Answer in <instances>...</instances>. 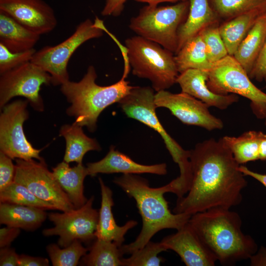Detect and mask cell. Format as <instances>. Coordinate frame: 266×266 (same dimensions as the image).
Returning <instances> with one entry per match:
<instances>
[{
	"label": "cell",
	"mask_w": 266,
	"mask_h": 266,
	"mask_svg": "<svg viewBox=\"0 0 266 266\" xmlns=\"http://www.w3.org/2000/svg\"><path fill=\"white\" fill-rule=\"evenodd\" d=\"M14 181L27 187L39 199L66 212L75 209L44 161L16 159Z\"/></svg>",
	"instance_id": "obj_11"
},
{
	"label": "cell",
	"mask_w": 266,
	"mask_h": 266,
	"mask_svg": "<svg viewBox=\"0 0 266 266\" xmlns=\"http://www.w3.org/2000/svg\"><path fill=\"white\" fill-rule=\"evenodd\" d=\"M189 161L190 187L177 199L173 213L192 215L212 208L231 209L241 203L247 182L222 138L197 144L190 150Z\"/></svg>",
	"instance_id": "obj_1"
},
{
	"label": "cell",
	"mask_w": 266,
	"mask_h": 266,
	"mask_svg": "<svg viewBox=\"0 0 266 266\" xmlns=\"http://www.w3.org/2000/svg\"><path fill=\"white\" fill-rule=\"evenodd\" d=\"M249 260L251 266H266V247L261 246Z\"/></svg>",
	"instance_id": "obj_42"
},
{
	"label": "cell",
	"mask_w": 266,
	"mask_h": 266,
	"mask_svg": "<svg viewBox=\"0 0 266 266\" xmlns=\"http://www.w3.org/2000/svg\"><path fill=\"white\" fill-rule=\"evenodd\" d=\"M0 201L33 206L44 210H57L54 205L39 199L27 187L15 181L0 191Z\"/></svg>",
	"instance_id": "obj_30"
},
{
	"label": "cell",
	"mask_w": 266,
	"mask_h": 266,
	"mask_svg": "<svg viewBox=\"0 0 266 266\" xmlns=\"http://www.w3.org/2000/svg\"><path fill=\"white\" fill-rule=\"evenodd\" d=\"M12 160L0 151V191L14 182L15 165Z\"/></svg>",
	"instance_id": "obj_36"
},
{
	"label": "cell",
	"mask_w": 266,
	"mask_h": 266,
	"mask_svg": "<svg viewBox=\"0 0 266 266\" xmlns=\"http://www.w3.org/2000/svg\"><path fill=\"white\" fill-rule=\"evenodd\" d=\"M80 241L76 240L67 247L61 248L58 244H50L46 250L54 266H75L89 251Z\"/></svg>",
	"instance_id": "obj_31"
},
{
	"label": "cell",
	"mask_w": 266,
	"mask_h": 266,
	"mask_svg": "<svg viewBox=\"0 0 266 266\" xmlns=\"http://www.w3.org/2000/svg\"><path fill=\"white\" fill-rule=\"evenodd\" d=\"M113 182L130 198L134 199L142 217V229L133 242L123 245L125 254H131L143 247L158 232L163 229L178 230L187 223L191 215L172 213L164 194L168 193L166 185L150 187L148 181L134 174H123Z\"/></svg>",
	"instance_id": "obj_3"
},
{
	"label": "cell",
	"mask_w": 266,
	"mask_h": 266,
	"mask_svg": "<svg viewBox=\"0 0 266 266\" xmlns=\"http://www.w3.org/2000/svg\"><path fill=\"white\" fill-rule=\"evenodd\" d=\"M34 48L24 51L13 52L0 43V75L25 63L31 62L36 52Z\"/></svg>",
	"instance_id": "obj_35"
},
{
	"label": "cell",
	"mask_w": 266,
	"mask_h": 266,
	"mask_svg": "<svg viewBox=\"0 0 266 266\" xmlns=\"http://www.w3.org/2000/svg\"><path fill=\"white\" fill-rule=\"evenodd\" d=\"M19 255L15 249L9 247H4L0 249V266H18Z\"/></svg>",
	"instance_id": "obj_39"
},
{
	"label": "cell",
	"mask_w": 266,
	"mask_h": 266,
	"mask_svg": "<svg viewBox=\"0 0 266 266\" xmlns=\"http://www.w3.org/2000/svg\"><path fill=\"white\" fill-rule=\"evenodd\" d=\"M103 30L90 19L81 22L67 38L55 46H46L36 51L31 62L48 72L51 84L61 85L69 80L67 66L74 52L87 41L101 37Z\"/></svg>",
	"instance_id": "obj_9"
},
{
	"label": "cell",
	"mask_w": 266,
	"mask_h": 266,
	"mask_svg": "<svg viewBox=\"0 0 266 266\" xmlns=\"http://www.w3.org/2000/svg\"><path fill=\"white\" fill-rule=\"evenodd\" d=\"M0 107L1 109L13 98H26L33 108L44 109L39 94L41 86L51 84V75L31 62L25 63L0 75Z\"/></svg>",
	"instance_id": "obj_13"
},
{
	"label": "cell",
	"mask_w": 266,
	"mask_h": 266,
	"mask_svg": "<svg viewBox=\"0 0 266 266\" xmlns=\"http://www.w3.org/2000/svg\"><path fill=\"white\" fill-rule=\"evenodd\" d=\"M52 172L75 209L85 204L88 200L84 195L83 182L88 175L86 167L79 164L71 167L63 161L52 168Z\"/></svg>",
	"instance_id": "obj_22"
},
{
	"label": "cell",
	"mask_w": 266,
	"mask_h": 266,
	"mask_svg": "<svg viewBox=\"0 0 266 266\" xmlns=\"http://www.w3.org/2000/svg\"><path fill=\"white\" fill-rule=\"evenodd\" d=\"M250 78L258 82H266V39L263 49L250 72Z\"/></svg>",
	"instance_id": "obj_37"
},
{
	"label": "cell",
	"mask_w": 266,
	"mask_h": 266,
	"mask_svg": "<svg viewBox=\"0 0 266 266\" xmlns=\"http://www.w3.org/2000/svg\"><path fill=\"white\" fill-rule=\"evenodd\" d=\"M167 250L161 242L149 241L143 247L135 250L128 258H122L123 266H159L164 259L158 254Z\"/></svg>",
	"instance_id": "obj_33"
},
{
	"label": "cell",
	"mask_w": 266,
	"mask_h": 266,
	"mask_svg": "<svg viewBox=\"0 0 266 266\" xmlns=\"http://www.w3.org/2000/svg\"><path fill=\"white\" fill-rule=\"evenodd\" d=\"M174 58L180 73L189 69L206 70L212 64L208 60L205 44L199 33L189 40Z\"/></svg>",
	"instance_id": "obj_28"
},
{
	"label": "cell",
	"mask_w": 266,
	"mask_h": 266,
	"mask_svg": "<svg viewBox=\"0 0 266 266\" xmlns=\"http://www.w3.org/2000/svg\"><path fill=\"white\" fill-rule=\"evenodd\" d=\"M189 0L187 17L178 30L176 53L189 40L205 28L217 23L218 16L210 5L209 0Z\"/></svg>",
	"instance_id": "obj_20"
},
{
	"label": "cell",
	"mask_w": 266,
	"mask_h": 266,
	"mask_svg": "<svg viewBox=\"0 0 266 266\" xmlns=\"http://www.w3.org/2000/svg\"><path fill=\"white\" fill-rule=\"evenodd\" d=\"M266 135L261 131H249L238 136H225L223 142L239 165L260 160V147Z\"/></svg>",
	"instance_id": "obj_27"
},
{
	"label": "cell",
	"mask_w": 266,
	"mask_h": 266,
	"mask_svg": "<svg viewBox=\"0 0 266 266\" xmlns=\"http://www.w3.org/2000/svg\"><path fill=\"white\" fill-rule=\"evenodd\" d=\"M199 34L205 44L207 58L210 63H215L229 55L217 23L205 28Z\"/></svg>",
	"instance_id": "obj_34"
},
{
	"label": "cell",
	"mask_w": 266,
	"mask_h": 266,
	"mask_svg": "<svg viewBox=\"0 0 266 266\" xmlns=\"http://www.w3.org/2000/svg\"><path fill=\"white\" fill-rule=\"evenodd\" d=\"M27 100H16L2 108L0 116V151L12 160H43L42 149L34 148L27 139L23 123L29 118Z\"/></svg>",
	"instance_id": "obj_10"
},
{
	"label": "cell",
	"mask_w": 266,
	"mask_h": 266,
	"mask_svg": "<svg viewBox=\"0 0 266 266\" xmlns=\"http://www.w3.org/2000/svg\"><path fill=\"white\" fill-rule=\"evenodd\" d=\"M20 229L7 226L0 229V247H9L18 236Z\"/></svg>",
	"instance_id": "obj_40"
},
{
	"label": "cell",
	"mask_w": 266,
	"mask_h": 266,
	"mask_svg": "<svg viewBox=\"0 0 266 266\" xmlns=\"http://www.w3.org/2000/svg\"><path fill=\"white\" fill-rule=\"evenodd\" d=\"M45 210L33 206L0 202V223L9 227L33 231L45 220L47 214Z\"/></svg>",
	"instance_id": "obj_24"
},
{
	"label": "cell",
	"mask_w": 266,
	"mask_h": 266,
	"mask_svg": "<svg viewBox=\"0 0 266 266\" xmlns=\"http://www.w3.org/2000/svg\"><path fill=\"white\" fill-rule=\"evenodd\" d=\"M238 169L243 175L245 176H250L255 179L258 181L266 188V174L259 173L253 171L249 169L246 166L240 165L238 166Z\"/></svg>",
	"instance_id": "obj_43"
},
{
	"label": "cell",
	"mask_w": 266,
	"mask_h": 266,
	"mask_svg": "<svg viewBox=\"0 0 266 266\" xmlns=\"http://www.w3.org/2000/svg\"><path fill=\"white\" fill-rule=\"evenodd\" d=\"M0 11L40 35L57 24L54 10L43 0H0Z\"/></svg>",
	"instance_id": "obj_15"
},
{
	"label": "cell",
	"mask_w": 266,
	"mask_h": 266,
	"mask_svg": "<svg viewBox=\"0 0 266 266\" xmlns=\"http://www.w3.org/2000/svg\"><path fill=\"white\" fill-rule=\"evenodd\" d=\"M59 135L66 140L64 161L68 164L71 162L82 164L83 158L87 152L101 150L97 140L87 136L83 132L82 127L75 122L71 125L62 126Z\"/></svg>",
	"instance_id": "obj_26"
},
{
	"label": "cell",
	"mask_w": 266,
	"mask_h": 266,
	"mask_svg": "<svg viewBox=\"0 0 266 266\" xmlns=\"http://www.w3.org/2000/svg\"><path fill=\"white\" fill-rule=\"evenodd\" d=\"M207 85L213 93L221 95L235 94L251 101L256 116L263 118L266 110V93L257 88L248 74L233 56L228 55L213 63L206 70Z\"/></svg>",
	"instance_id": "obj_8"
},
{
	"label": "cell",
	"mask_w": 266,
	"mask_h": 266,
	"mask_svg": "<svg viewBox=\"0 0 266 266\" xmlns=\"http://www.w3.org/2000/svg\"><path fill=\"white\" fill-rule=\"evenodd\" d=\"M208 73L206 70L189 69L178 75L177 83L182 92L200 100L208 106L224 110L238 101L235 94L221 95L212 92L207 85Z\"/></svg>",
	"instance_id": "obj_18"
},
{
	"label": "cell",
	"mask_w": 266,
	"mask_h": 266,
	"mask_svg": "<svg viewBox=\"0 0 266 266\" xmlns=\"http://www.w3.org/2000/svg\"><path fill=\"white\" fill-rule=\"evenodd\" d=\"M95 68L90 66L87 72L78 82L70 80L61 86V91L71 105L66 113L75 118L78 125L85 126L91 132L97 129L98 118L107 107L119 102L127 96L133 86L122 78L108 86H100L96 83Z\"/></svg>",
	"instance_id": "obj_4"
},
{
	"label": "cell",
	"mask_w": 266,
	"mask_h": 266,
	"mask_svg": "<svg viewBox=\"0 0 266 266\" xmlns=\"http://www.w3.org/2000/svg\"><path fill=\"white\" fill-rule=\"evenodd\" d=\"M218 16L230 19L249 11L266 7V0H210Z\"/></svg>",
	"instance_id": "obj_32"
},
{
	"label": "cell",
	"mask_w": 266,
	"mask_h": 266,
	"mask_svg": "<svg viewBox=\"0 0 266 266\" xmlns=\"http://www.w3.org/2000/svg\"><path fill=\"white\" fill-rule=\"evenodd\" d=\"M266 39V10L258 17L233 56L248 75L263 49Z\"/></svg>",
	"instance_id": "obj_23"
},
{
	"label": "cell",
	"mask_w": 266,
	"mask_h": 266,
	"mask_svg": "<svg viewBox=\"0 0 266 266\" xmlns=\"http://www.w3.org/2000/svg\"><path fill=\"white\" fill-rule=\"evenodd\" d=\"M154 100L157 108H167L185 124L208 131L221 130L224 127L222 121L210 113L209 106L187 93L174 94L162 90L155 94Z\"/></svg>",
	"instance_id": "obj_14"
},
{
	"label": "cell",
	"mask_w": 266,
	"mask_h": 266,
	"mask_svg": "<svg viewBox=\"0 0 266 266\" xmlns=\"http://www.w3.org/2000/svg\"><path fill=\"white\" fill-rule=\"evenodd\" d=\"M123 255L121 247L113 242L96 238L79 263L87 266H123Z\"/></svg>",
	"instance_id": "obj_29"
},
{
	"label": "cell",
	"mask_w": 266,
	"mask_h": 266,
	"mask_svg": "<svg viewBox=\"0 0 266 266\" xmlns=\"http://www.w3.org/2000/svg\"><path fill=\"white\" fill-rule=\"evenodd\" d=\"M189 4L187 0L164 6L147 5L131 18L129 28L137 35L176 54L178 30L187 17Z\"/></svg>",
	"instance_id": "obj_6"
},
{
	"label": "cell",
	"mask_w": 266,
	"mask_h": 266,
	"mask_svg": "<svg viewBox=\"0 0 266 266\" xmlns=\"http://www.w3.org/2000/svg\"><path fill=\"white\" fill-rule=\"evenodd\" d=\"M128 0H105L104 7L101 12L104 16H119L124 8L125 3Z\"/></svg>",
	"instance_id": "obj_38"
},
{
	"label": "cell",
	"mask_w": 266,
	"mask_h": 266,
	"mask_svg": "<svg viewBox=\"0 0 266 266\" xmlns=\"http://www.w3.org/2000/svg\"><path fill=\"white\" fill-rule=\"evenodd\" d=\"M125 45L133 74L149 80L155 91L166 90L176 83L179 72L172 52L139 35L128 38Z\"/></svg>",
	"instance_id": "obj_5"
},
{
	"label": "cell",
	"mask_w": 266,
	"mask_h": 266,
	"mask_svg": "<svg viewBox=\"0 0 266 266\" xmlns=\"http://www.w3.org/2000/svg\"><path fill=\"white\" fill-rule=\"evenodd\" d=\"M49 262L47 259L35 257L26 255H19L18 266H48Z\"/></svg>",
	"instance_id": "obj_41"
},
{
	"label": "cell",
	"mask_w": 266,
	"mask_h": 266,
	"mask_svg": "<svg viewBox=\"0 0 266 266\" xmlns=\"http://www.w3.org/2000/svg\"><path fill=\"white\" fill-rule=\"evenodd\" d=\"M160 242L176 253L187 266H214L217 261L188 222Z\"/></svg>",
	"instance_id": "obj_16"
},
{
	"label": "cell",
	"mask_w": 266,
	"mask_h": 266,
	"mask_svg": "<svg viewBox=\"0 0 266 266\" xmlns=\"http://www.w3.org/2000/svg\"><path fill=\"white\" fill-rule=\"evenodd\" d=\"M266 10V7L249 11L229 19L219 26L229 55L233 56L258 17Z\"/></svg>",
	"instance_id": "obj_25"
},
{
	"label": "cell",
	"mask_w": 266,
	"mask_h": 266,
	"mask_svg": "<svg viewBox=\"0 0 266 266\" xmlns=\"http://www.w3.org/2000/svg\"><path fill=\"white\" fill-rule=\"evenodd\" d=\"M99 181L101 201L95 236L98 239L112 241L121 247L125 240V234L129 230L137 225V222L132 220L122 226L117 224L112 212V207L114 204L113 192L100 177L99 178Z\"/></svg>",
	"instance_id": "obj_19"
},
{
	"label": "cell",
	"mask_w": 266,
	"mask_h": 266,
	"mask_svg": "<svg viewBox=\"0 0 266 266\" xmlns=\"http://www.w3.org/2000/svg\"><path fill=\"white\" fill-rule=\"evenodd\" d=\"M154 90L150 87L133 86L118 103L129 118L137 120L158 132L162 137L173 160L180 169L179 176L190 175V150H185L166 132L156 113Z\"/></svg>",
	"instance_id": "obj_7"
},
{
	"label": "cell",
	"mask_w": 266,
	"mask_h": 266,
	"mask_svg": "<svg viewBox=\"0 0 266 266\" xmlns=\"http://www.w3.org/2000/svg\"><path fill=\"white\" fill-rule=\"evenodd\" d=\"M188 223L223 266H233L258 250L254 239L241 230L239 214L230 209L216 208L191 215Z\"/></svg>",
	"instance_id": "obj_2"
},
{
	"label": "cell",
	"mask_w": 266,
	"mask_h": 266,
	"mask_svg": "<svg viewBox=\"0 0 266 266\" xmlns=\"http://www.w3.org/2000/svg\"><path fill=\"white\" fill-rule=\"evenodd\" d=\"M88 175L94 177L98 173L141 174L165 175L167 173L165 163L153 165L138 164L126 154L116 150L111 145L107 155L101 160L87 164Z\"/></svg>",
	"instance_id": "obj_17"
},
{
	"label": "cell",
	"mask_w": 266,
	"mask_h": 266,
	"mask_svg": "<svg viewBox=\"0 0 266 266\" xmlns=\"http://www.w3.org/2000/svg\"><path fill=\"white\" fill-rule=\"evenodd\" d=\"M138 2L146 3L150 5H158L159 3L166 2L183 1L187 0H134Z\"/></svg>",
	"instance_id": "obj_44"
},
{
	"label": "cell",
	"mask_w": 266,
	"mask_h": 266,
	"mask_svg": "<svg viewBox=\"0 0 266 266\" xmlns=\"http://www.w3.org/2000/svg\"><path fill=\"white\" fill-rule=\"evenodd\" d=\"M40 35L0 11V43L13 52L33 48Z\"/></svg>",
	"instance_id": "obj_21"
},
{
	"label": "cell",
	"mask_w": 266,
	"mask_h": 266,
	"mask_svg": "<svg viewBox=\"0 0 266 266\" xmlns=\"http://www.w3.org/2000/svg\"><path fill=\"white\" fill-rule=\"evenodd\" d=\"M260 160H266V135L262 140L260 147Z\"/></svg>",
	"instance_id": "obj_45"
},
{
	"label": "cell",
	"mask_w": 266,
	"mask_h": 266,
	"mask_svg": "<svg viewBox=\"0 0 266 266\" xmlns=\"http://www.w3.org/2000/svg\"><path fill=\"white\" fill-rule=\"evenodd\" d=\"M263 118H264L265 120V125H266V110H265V112H264Z\"/></svg>",
	"instance_id": "obj_46"
},
{
	"label": "cell",
	"mask_w": 266,
	"mask_h": 266,
	"mask_svg": "<svg viewBox=\"0 0 266 266\" xmlns=\"http://www.w3.org/2000/svg\"><path fill=\"white\" fill-rule=\"evenodd\" d=\"M94 197L92 196L81 207L63 213H50L49 219L55 226L44 229V236L58 235V244L66 247L76 240L90 243L96 239L99 212L93 207Z\"/></svg>",
	"instance_id": "obj_12"
}]
</instances>
